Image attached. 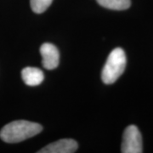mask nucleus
I'll return each mask as SVG.
<instances>
[{
  "label": "nucleus",
  "mask_w": 153,
  "mask_h": 153,
  "mask_svg": "<svg viewBox=\"0 0 153 153\" xmlns=\"http://www.w3.org/2000/svg\"><path fill=\"white\" fill-rule=\"evenodd\" d=\"M43 130V127L37 123L26 120L11 122L0 131V138L6 143H18L35 136Z\"/></svg>",
  "instance_id": "obj_1"
},
{
  "label": "nucleus",
  "mask_w": 153,
  "mask_h": 153,
  "mask_svg": "<svg viewBox=\"0 0 153 153\" xmlns=\"http://www.w3.org/2000/svg\"><path fill=\"white\" fill-rule=\"evenodd\" d=\"M127 59L124 50L116 48L111 53L105 64L101 78L105 84L115 82L125 70Z\"/></svg>",
  "instance_id": "obj_2"
},
{
  "label": "nucleus",
  "mask_w": 153,
  "mask_h": 153,
  "mask_svg": "<svg viewBox=\"0 0 153 153\" xmlns=\"http://www.w3.org/2000/svg\"><path fill=\"white\" fill-rule=\"evenodd\" d=\"M121 152L123 153H141L143 152L141 134L135 125H130L125 128Z\"/></svg>",
  "instance_id": "obj_3"
},
{
  "label": "nucleus",
  "mask_w": 153,
  "mask_h": 153,
  "mask_svg": "<svg viewBox=\"0 0 153 153\" xmlns=\"http://www.w3.org/2000/svg\"><path fill=\"white\" fill-rule=\"evenodd\" d=\"M40 54L43 57L42 64L44 68L52 70L56 68L60 62V53L54 44L45 43L40 48Z\"/></svg>",
  "instance_id": "obj_4"
},
{
  "label": "nucleus",
  "mask_w": 153,
  "mask_h": 153,
  "mask_svg": "<svg viewBox=\"0 0 153 153\" xmlns=\"http://www.w3.org/2000/svg\"><path fill=\"white\" fill-rule=\"evenodd\" d=\"M78 147L77 142L71 139H63L51 143L38 151V153H73Z\"/></svg>",
  "instance_id": "obj_5"
},
{
  "label": "nucleus",
  "mask_w": 153,
  "mask_h": 153,
  "mask_svg": "<svg viewBox=\"0 0 153 153\" xmlns=\"http://www.w3.org/2000/svg\"><path fill=\"white\" fill-rule=\"evenodd\" d=\"M22 77L28 86H38L44 81V75L42 70L37 67H25L22 71Z\"/></svg>",
  "instance_id": "obj_6"
},
{
  "label": "nucleus",
  "mask_w": 153,
  "mask_h": 153,
  "mask_svg": "<svg viewBox=\"0 0 153 153\" xmlns=\"http://www.w3.org/2000/svg\"><path fill=\"white\" fill-rule=\"evenodd\" d=\"M100 5L114 10H124L130 7V0H96Z\"/></svg>",
  "instance_id": "obj_7"
},
{
  "label": "nucleus",
  "mask_w": 153,
  "mask_h": 153,
  "mask_svg": "<svg viewBox=\"0 0 153 153\" xmlns=\"http://www.w3.org/2000/svg\"><path fill=\"white\" fill-rule=\"evenodd\" d=\"M53 0H30L31 8L33 12L41 14L46 10L52 4Z\"/></svg>",
  "instance_id": "obj_8"
}]
</instances>
